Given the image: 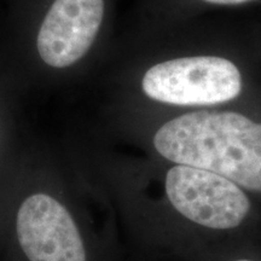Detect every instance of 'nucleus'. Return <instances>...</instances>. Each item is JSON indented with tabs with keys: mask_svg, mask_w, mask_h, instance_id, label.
I'll use <instances>...</instances> for the list:
<instances>
[{
	"mask_svg": "<svg viewBox=\"0 0 261 261\" xmlns=\"http://www.w3.org/2000/svg\"><path fill=\"white\" fill-rule=\"evenodd\" d=\"M152 145L173 163L207 169L261 192V123L242 114H184L163 123Z\"/></svg>",
	"mask_w": 261,
	"mask_h": 261,
	"instance_id": "f03ea898",
	"label": "nucleus"
},
{
	"mask_svg": "<svg viewBox=\"0 0 261 261\" xmlns=\"http://www.w3.org/2000/svg\"><path fill=\"white\" fill-rule=\"evenodd\" d=\"M77 169L27 146L0 200L3 261H92Z\"/></svg>",
	"mask_w": 261,
	"mask_h": 261,
	"instance_id": "f257e3e1",
	"label": "nucleus"
},
{
	"mask_svg": "<svg viewBox=\"0 0 261 261\" xmlns=\"http://www.w3.org/2000/svg\"><path fill=\"white\" fill-rule=\"evenodd\" d=\"M169 202L192 223L230 230L243 223L250 202L240 185L207 169L175 165L165 179Z\"/></svg>",
	"mask_w": 261,
	"mask_h": 261,
	"instance_id": "39448f33",
	"label": "nucleus"
},
{
	"mask_svg": "<svg viewBox=\"0 0 261 261\" xmlns=\"http://www.w3.org/2000/svg\"><path fill=\"white\" fill-rule=\"evenodd\" d=\"M143 93L172 106H213L232 100L242 91V75L230 60L218 56L180 57L145 70Z\"/></svg>",
	"mask_w": 261,
	"mask_h": 261,
	"instance_id": "20e7f679",
	"label": "nucleus"
},
{
	"mask_svg": "<svg viewBox=\"0 0 261 261\" xmlns=\"http://www.w3.org/2000/svg\"><path fill=\"white\" fill-rule=\"evenodd\" d=\"M19 46L28 69L51 81L76 76L96 46L106 0H31Z\"/></svg>",
	"mask_w": 261,
	"mask_h": 261,
	"instance_id": "7ed1b4c3",
	"label": "nucleus"
},
{
	"mask_svg": "<svg viewBox=\"0 0 261 261\" xmlns=\"http://www.w3.org/2000/svg\"><path fill=\"white\" fill-rule=\"evenodd\" d=\"M204 2L217 5H238L243 4V3L250 2V0H204Z\"/></svg>",
	"mask_w": 261,
	"mask_h": 261,
	"instance_id": "0eeeda50",
	"label": "nucleus"
},
{
	"mask_svg": "<svg viewBox=\"0 0 261 261\" xmlns=\"http://www.w3.org/2000/svg\"><path fill=\"white\" fill-rule=\"evenodd\" d=\"M8 84L9 81H4L3 77L0 79V200L28 146L22 144L18 136V126L12 108V93L9 87H5Z\"/></svg>",
	"mask_w": 261,
	"mask_h": 261,
	"instance_id": "423d86ee",
	"label": "nucleus"
},
{
	"mask_svg": "<svg viewBox=\"0 0 261 261\" xmlns=\"http://www.w3.org/2000/svg\"><path fill=\"white\" fill-rule=\"evenodd\" d=\"M236 261H253V260H244L243 259V260H236Z\"/></svg>",
	"mask_w": 261,
	"mask_h": 261,
	"instance_id": "6e6552de",
	"label": "nucleus"
}]
</instances>
